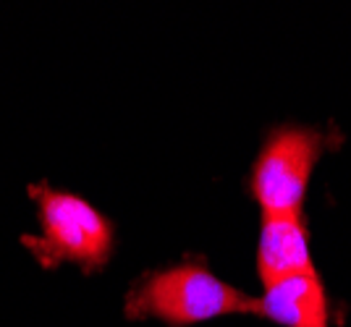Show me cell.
Listing matches in <instances>:
<instances>
[{"label":"cell","instance_id":"1","mask_svg":"<svg viewBox=\"0 0 351 327\" xmlns=\"http://www.w3.org/2000/svg\"><path fill=\"white\" fill-rule=\"evenodd\" d=\"M123 309L129 319L189 327L226 314H260V304L254 296L220 280L202 259H186L139 278Z\"/></svg>","mask_w":351,"mask_h":327},{"label":"cell","instance_id":"2","mask_svg":"<svg viewBox=\"0 0 351 327\" xmlns=\"http://www.w3.org/2000/svg\"><path fill=\"white\" fill-rule=\"evenodd\" d=\"M29 196L37 205L40 236H21V244L43 267L71 262L92 272L110 259L116 244L113 223L87 199L45 183L29 186Z\"/></svg>","mask_w":351,"mask_h":327},{"label":"cell","instance_id":"3","mask_svg":"<svg viewBox=\"0 0 351 327\" xmlns=\"http://www.w3.org/2000/svg\"><path fill=\"white\" fill-rule=\"evenodd\" d=\"M322 147V134L315 129L283 126L265 139L249 173V192L263 215H302Z\"/></svg>","mask_w":351,"mask_h":327},{"label":"cell","instance_id":"4","mask_svg":"<svg viewBox=\"0 0 351 327\" xmlns=\"http://www.w3.org/2000/svg\"><path fill=\"white\" fill-rule=\"evenodd\" d=\"M317 272L309 254V238L302 215H263L257 241V275L265 285Z\"/></svg>","mask_w":351,"mask_h":327},{"label":"cell","instance_id":"5","mask_svg":"<svg viewBox=\"0 0 351 327\" xmlns=\"http://www.w3.org/2000/svg\"><path fill=\"white\" fill-rule=\"evenodd\" d=\"M260 317L283 327H330L328 298L317 272L293 275L273 285H265L257 298Z\"/></svg>","mask_w":351,"mask_h":327}]
</instances>
